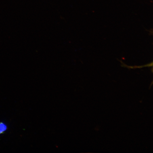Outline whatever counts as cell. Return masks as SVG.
I'll list each match as a JSON object with an SVG mask.
<instances>
[{
    "mask_svg": "<svg viewBox=\"0 0 153 153\" xmlns=\"http://www.w3.org/2000/svg\"><path fill=\"white\" fill-rule=\"evenodd\" d=\"M7 129V127L5 124L2 123H0V134L3 133Z\"/></svg>",
    "mask_w": 153,
    "mask_h": 153,
    "instance_id": "obj_1",
    "label": "cell"
}]
</instances>
